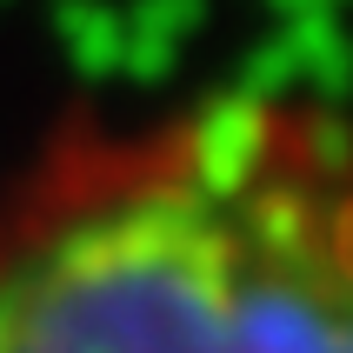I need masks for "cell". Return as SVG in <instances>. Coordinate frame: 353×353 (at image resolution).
Masks as SVG:
<instances>
[{
    "mask_svg": "<svg viewBox=\"0 0 353 353\" xmlns=\"http://www.w3.org/2000/svg\"><path fill=\"white\" fill-rule=\"evenodd\" d=\"M0 353H353V100L60 114L0 174Z\"/></svg>",
    "mask_w": 353,
    "mask_h": 353,
    "instance_id": "6da1fadb",
    "label": "cell"
}]
</instances>
